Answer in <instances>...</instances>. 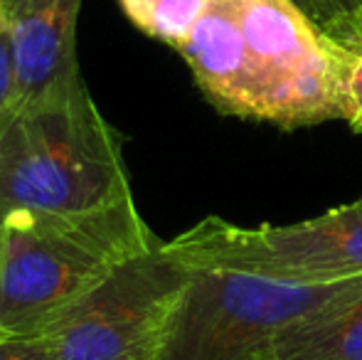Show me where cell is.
I'll return each instance as SVG.
<instances>
[{
  "label": "cell",
  "mask_w": 362,
  "mask_h": 360,
  "mask_svg": "<svg viewBox=\"0 0 362 360\" xmlns=\"http://www.w3.org/2000/svg\"><path fill=\"white\" fill-rule=\"evenodd\" d=\"M134 195L104 210L0 215V336L45 333L119 265L158 242Z\"/></svg>",
  "instance_id": "cell-1"
},
{
  "label": "cell",
  "mask_w": 362,
  "mask_h": 360,
  "mask_svg": "<svg viewBox=\"0 0 362 360\" xmlns=\"http://www.w3.org/2000/svg\"><path fill=\"white\" fill-rule=\"evenodd\" d=\"M131 195L124 136L101 114L81 74L25 104L0 134V215H74Z\"/></svg>",
  "instance_id": "cell-2"
},
{
  "label": "cell",
  "mask_w": 362,
  "mask_h": 360,
  "mask_svg": "<svg viewBox=\"0 0 362 360\" xmlns=\"http://www.w3.org/2000/svg\"><path fill=\"white\" fill-rule=\"evenodd\" d=\"M185 267V289L156 360H254L274 346L284 328L362 294V277L288 284L219 267Z\"/></svg>",
  "instance_id": "cell-3"
},
{
  "label": "cell",
  "mask_w": 362,
  "mask_h": 360,
  "mask_svg": "<svg viewBox=\"0 0 362 360\" xmlns=\"http://www.w3.org/2000/svg\"><path fill=\"white\" fill-rule=\"evenodd\" d=\"M185 265L219 267L288 284L362 277V197L293 225L242 227L205 217L165 242Z\"/></svg>",
  "instance_id": "cell-4"
},
{
  "label": "cell",
  "mask_w": 362,
  "mask_h": 360,
  "mask_svg": "<svg viewBox=\"0 0 362 360\" xmlns=\"http://www.w3.org/2000/svg\"><path fill=\"white\" fill-rule=\"evenodd\" d=\"M185 281L187 267L163 240L153 242L45 331L54 360H156Z\"/></svg>",
  "instance_id": "cell-5"
},
{
  "label": "cell",
  "mask_w": 362,
  "mask_h": 360,
  "mask_svg": "<svg viewBox=\"0 0 362 360\" xmlns=\"http://www.w3.org/2000/svg\"><path fill=\"white\" fill-rule=\"evenodd\" d=\"M262 89V121L300 129L343 119L333 50L293 0H234Z\"/></svg>",
  "instance_id": "cell-6"
},
{
  "label": "cell",
  "mask_w": 362,
  "mask_h": 360,
  "mask_svg": "<svg viewBox=\"0 0 362 360\" xmlns=\"http://www.w3.org/2000/svg\"><path fill=\"white\" fill-rule=\"evenodd\" d=\"M177 52L212 109L262 121V89L234 0H212Z\"/></svg>",
  "instance_id": "cell-7"
},
{
  "label": "cell",
  "mask_w": 362,
  "mask_h": 360,
  "mask_svg": "<svg viewBox=\"0 0 362 360\" xmlns=\"http://www.w3.org/2000/svg\"><path fill=\"white\" fill-rule=\"evenodd\" d=\"M81 0H10V40L20 84V109L79 72L76 20Z\"/></svg>",
  "instance_id": "cell-8"
},
{
  "label": "cell",
  "mask_w": 362,
  "mask_h": 360,
  "mask_svg": "<svg viewBox=\"0 0 362 360\" xmlns=\"http://www.w3.org/2000/svg\"><path fill=\"white\" fill-rule=\"evenodd\" d=\"M272 356L274 360H362V294L284 328Z\"/></svg>",
  "instance_id": "cell-9"
},
{
  "label": "cell",
  "mask_w": 362,
  "mask_h": 360,
  "mask_svg": "<svg viewBox=\"0 0 362 360\" xmlns=\"http://www.w3.org/2000/svg\"><path fill=\"white\" fill-rule=\"evenodd\" d=\"M320 33L338 62L343 121L362 134V3L333 18Z\"/></svg>",
  "instance_id": "cell-10"
},
{
  "label": "cell",
  "mask_w": 362,
  "mask_h": 360,
  "mask_svg": "<svg viewBox=\"0 0 362 360\" xmlns=\"http://www.w3.org/2000/svg\"><path fill=\"white\" fill-rule=\"evenodd\" d=\"M126 18L148 37L177 50L212 0H119Z\"/></svg>",
  "instance_id": "cell-11"
},
{
  "label": "cell",
  "mask_w": 362,
  "mask_h": 360,
  "mask_svg": "<svg viewBox=\"0 0 362 360\" xmlns=\"http://www.w3.org/2000/svg\"><path fill=\"white\" fill-rule=\"evenodd\" d=\"M20 111V84L18 67H15L13 40L10 28H0V134L10 126V121Z\"/></svg>",
  "instance_id": "cell-12"
},
{
  "label": "cell",
  "mask_w": 362,
  "mask_h": 360,
  "mask_svg": "<svg viewBox=\"0 0 362 360\" xmlns=\"http://www.w3.org/2000/svg\"><path fill=\"white\" fill-rule=\"evenodd\" d=\"M0 360H54V343L47 333L0 336Z\"/></svg>",
  "instance_id": "cell-13"
},
{
  "label": "cell",
  "mask_w": 362,
  "mask_h": 360,
  "mask_svg": "<svg viewBox=\"0 0 362 360\" xmlns=\"http://www.w3.org/2000/svg\"><path fill=\"white\" fill-rule=\"evenodd\" d=\"M293 3L298 5L315 25L323 28V25H328L333 18H338L340 13L360 5L362 0H293Z\"/></svg>",
  "instance_id": "cell-14"
},
{
  "label": "cell",
  "mask_w": 362,
  "mask_h": 360,
  "mask_svg": "<svg viewBox=\"0 0 362 360\" xmlns=\"http://www.w3.org/2000/svg\"><path fill=\"white\" fill-rule=\"evenodd\" d=\"M10 20V0H0V28H5Z\"/></svg>",
  "instance_id": "cell-15"
},
{
  "label": "cell",
  "mask_w": 362,
  "mask_h": 360,
  "mask_svg": "<svg viewBox=\"0 0 362 360\" xmlns=\"http://www.w3.org/2000/svg\"><path fill=\"white\" fill-rule=\"evenodd\" d=\"M254 360H274V356H272V348H269L267 353H262L259 358H254Z\"/></svg>",
  "instance_id": "cell-16"
}]
</instances>
